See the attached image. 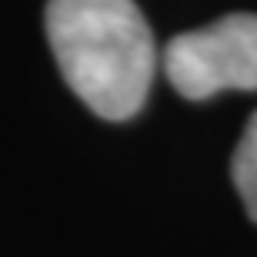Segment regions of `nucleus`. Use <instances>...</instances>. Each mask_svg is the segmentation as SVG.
Returning <instances> with one entry per match:
<instances>
[{
	"label": "nucleus",
	"mask_w": 257,
	"mask_h": 257,
	"mask_svg": "<svg viewBox=\"0 0 257 257\" xmlns=\"http://www.w3.org/2000/svg\"><path fill=\"white\" fill-rule=\"evenodd\" d=\"M50 50L67 87L104 120H131L157 70L151 24L134 0H47Z\"/></svg>",
	"instance_id": "f257e3e1"
},
{
	"label": "nucleus",
	"mask_w": 257,
	"mask_h": 257,
	"mask_svg": "<svg viewBox=\"0 0 257 257\" xmlns=\"http://www.w3.org/2000/svg\"><path fill=\"white\" fill-rule=\"evenodd\" d=\"M164 74L187 100L220 90H257V14H227L164 47Z\"/></svg>",
	"instance_id": "f03ea898"
},
{
	"label": "nucleus",
	"mask_w": 257,
	"mask_h": 257,
	"mask_svg": "<svg viewBox=\"0 0 257 257\" xmlns=\"http://www.w3.org/2000/svg\"><path fill=\"white\" fill-rule=\"evenodd\" d=\"M230 177H234L240 200H244L247 217L257 220V110L250 114L247 127L237 141V151H234V161H230Z\"/></svg>",
	"instance_id": "7ed1b4c3"
}]
</instances>
